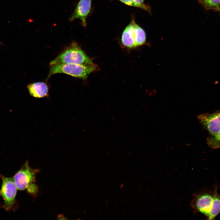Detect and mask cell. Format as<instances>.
<instances>
[{
	"label": "cell",
	"mask_w": 220,
	"mask_h": 220,
	"mask_svg": "<svg viewBox=\"0 0 220 220\" xmlns=\"http://www.w3.org/2000/svg\"><path fill=\"white\" fill-rule=\"evenodd\" d=\"M65 64L85 65L94 64L79 44L75 42H72L61 54L52 61L50 63V65Z\"/></svg>",
	"instance_id": "6da1fadb"
},
{
	"label": "cell",
	"mask_w": 220,
	"mask_h": 220,
	"mask_svg": "<svg viewBox=\"0 0 220 220\" xmlns=\"http://www.w3.org/2000/svg\"><path fill=\"white\" fill-rule=\"evenodd\" d=\"M214 196L213 191H202L193 194L191 206L194 212H200L207 218L211 209Z\"/></svg>",
	"instance_id": "5b68a950"
},
{
	"label": "cell",
	"mask_w": 220,
	"mask_h": 220,
	"mask_svg": "<svg viewBox=\"0 0 220 220\" xmlns=\"http://www.w3.org/2000/svg\"><path fill=\"white\" fill-rule=\"evenodd\" d=\"M197 119L200 124L210 135H215L220 131V110L211 113L200 114Z\"/></svg>",
	"instance_id": "8992f818"
},
{
	"label": "cell",
	"mask_w": 220,
	"mask_h": 220,
	"mask_svg": "<svg viewBox=\"0 0 220 220\" xmlns=\"http://www.w3.org/2000/svg\"><path fill=\"white\" fill-rule=\"evenodd\" d=\"M2 184L0 189V196L4 200L3 207L7 211L12 209L15 203L17 188L13 178L0 175Z\"/></svg>",
	"instance_id": "277c9868"
},
{
	"label": "cell",
	"mask_w": 220,
	"mask_h": 220,
	"mask_svg": "<svg viewBox=\"0 0 220 220\" xmlns=\"http://www.w3.org/2000/svg\"><path fill=\"white\" fill-rule=\"evenodd\" d=\"M38 171V169L31 168L27 161L13 177L17 189H27L30 193L36 191V186L33 185L32 183L35 182L36 174Z\"/></svg>",
	"instance_id": "3957f363"
},
{
	"label": "cell",
	"mask_w": 220,
	"mask_h": 220,
	"mask_svg": "<svg viewBox=\"0 0 220 220\" xmlns=\"http://www.w3.org/2000/svg\"><path fill=\"white\" fill-rule=\"evenodd\" d=\"M204 7L207 9L220 11V0H198Z\"/></svg>",
	"instance_id": "8fae6325"
},
{
	"label": "cell",
	"mask_w": 220,
	"mask_h": 220,
	"mask_svg": "<svg viewBox=\"0 0 220 220\" xmlns=\"http://www.w3.org/2000/svg\"><path fill=\"white\" fill-rule=\"evenodd\" d=\"M27 88L30 95L34 97L42 98L48 95L49 88L44 82H38L30 84Z\"/></svg>",
	"instance_id": "9c48e42d"
},
{
	"label": "cell",
	"mask_w": 220,
	"mask_h": 220,
	"mask_svg": "<svg viewBox=\"0 0 220 220\" xmlns=\"http://www.w3.org/2000/svg\"><path fill=\"white\" fill-rule=\"evenodd\" d=\"M50 66L47 79L55 74L63 73L85 80L90 73L97 69V66L95 64L93 65L56 64Z\"/></svg>",
	"instance_id": "7a4b0ae2"
},
{
	"label": "cell",
	"mask_w": 220,
	"mask_h": 220,
	"mask_svg": "<svg viewBox=\"0 0 220 220\" xmlns=\"http://www.w3.org/2000/svg\"><path fill=\"white\" fill-rule=\"evenodd\" d=\"M92 0H79L74 11L69 19L72 22L79 19L81 21V24L83 27L86 26V19L91 10Z\"/></svg>",
	"instance_id": "52a82bcc"
},
{
	"label": "cell",
	"mask_w": 220,
	"mask_h": 220,
	"mask_svg": "<svg viewBox=\"0 0 220 220\" xmlns=\"http://www.w3.org/2000/svg\"><path fill=\"white\" fill-rule=\"evenodd\" d=\"M124 3L126 5L138 7L143 9L148 13H150L151 10L150 7L147 5H141L136 2L134 0H117Z\"/></svg>",
	"instance_id": "4fadbf2b"
},
{
	"label": "cell",
	"mask_w": 220,
	"mask_h": 220,
	"mask_svg": "<svg viewBox=\"0 0 220 220\" xmlns=\"http://www.w3.org/2000/svg\"><path fill=\"white\" fill-rule=\"evenodd\" d=\"M207 143L208 146L212 149L220 148V131L216 134L211 135L207 139Z\"/></svg>",
	"instance_id": "7c38bea8"
},
{
	"label": "cell",
	"mask_w": 220,
	"mask_h": 220,
	"mask_svg": "<svg viewBox=\"0 0 220 220\" xmlns=\"http://www.w3.org/2000/svg\"><path fill=\"white\" fill-rule=\"evenodd\" d=\"M218 188L215 186L213 189L214 199L211 210L207 218L208 220H214L220 212V194L217 192Z\"/></svg>",
	"instance_id": "30bf717a"
},
{
	"label": "cell",
	"mask_w": 220,
	"mask_h": 220,
	"mask_svg": "<svg viewBox=\"0 0 220 220\" xmlns=\"http://www.w3.org/2000/svg\"><path fill=\"white\" fill-rule=\"evenodd\" d=\"M136 2L141 5H145L144 3V0H134Z\"/></svg>",
	"instance_id": "5bb4252c"
},
{
	"label": "cell",
	"mask_w": 220,
	"mask_h": 220,
	"mask_svg": "<svg viewBox=\"0 0 220 220\" xmlns=\"http://www.w3.org/2000/svg\"><path fill=\"white\" fill-rule=\"evenodd\" d=\"M138 26L134 17H133L130 23L126 27L122 34L121 41L125 46L129 48L136 47L135 41Z\"/></svg>",
	"instance_id": "ba28073f"
}]
</instances>
